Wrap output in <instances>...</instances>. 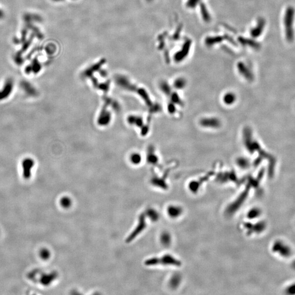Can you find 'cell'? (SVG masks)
<instances>
[{
	"mask_svg": "<svg viewBox=\"0 0 295 295\" xmlns=\"http://www.w3.org/2000/svg\"><path fill=\"white\" fill-rule=\"evenodd\" d=\"M53 1H55V2H61V1H62L64 0H52Z\"/></svg>",
	"mask_w": 295,
	"mask_h": 295,
	"instance_id": "obj_16",
	"label": "cell"
},
{
	"mask_svg": "<svg viewBox=\"0 0 295 295\" xmlns=\"http://www.w3.org/2000/svg\"><path fill=\"white\" fill-rule=\"evenodd\" d=\"M40 255H41V257L42 259H44V260H47V259H49V257H50V252L48 250L46 249H43L41 250V252H40Z\"/></svg>",
	"mask_w": 295,
	"mask_h": 295,
	"instance_id": "obj_13",
	"label": "cell"
},
{
	"mask_svg": "<svg viewBox=\"0 0 295 295\" xmlns=\"http://www.w3.org/2000/svg\"><path fill=\"white\" fill-rule=\"evenodd\" d=\"M14 82L11 79H8L2 88L0 89V101L6 100L13 91Z\"/></svg>",
	"mask_w": 295,
	"mask_h": 295,
	"instance_id": "obj_5",
	"label": "cell"
},
{
	"mask_svg": "<svg viewBox=\"0 0 295 295\" xmlns=\"http://www.w3.org/2000/svg\"><path fill=\"white\" fill-rule=\"evenodd\" d=\"M148 1H149V0H148Z\"/></svg>",
	"mask_w": 295,
	"mask_h": 295,
	"instance_id": "obj_18",
	"label": "cell"
},
{
	"mask_svg": "<svg viewBox=\"0 0 295 295\" xmlns=\"http://www.w3.org/2000/svg\"><path fill=\"white\" fill-rule=\"evenodd\" d=\"M293 268H295V262H293Z\"/></svg>",
	"mask_w": 295,
	"mask_h": 295,
	"instance_id": "obj_17",
	"label": "cell"
},
{
	"mask_svg": "<svg viewBox=\"0 0 295 295\" xmlns=\"http://www.w3.org/2000/svg\"><path fill=\"white\" fill-rule=\"evenodd\" d=\"M35 162L34 160L31 157H26L23 159L21 162L23 168V175L24 178L26 179H29L31 176V172L34 168Z\"/></svg>",
	"mask_w": 295,
	"mask_h": 295,
	"instance_id": "obj_4",
	"label": "cell"
},
{
	"mask_svg": "<svg viewBox=\"0 0 295 295\" xmlns=\"http://www.w3.org/2000/svg\"><path fill=\"white\" fill-rule=\"evenodd\" d=\"M145 226H146V224H145V216L142 215L139 217L138 225L137 226L134 231L132 232V233L128 237V238L126 239V242H129L132 240H134V238L138 236L139 234H140L141 232L145 229Z\"/></svg>",
	"mask_w": 295,
	"mask_h": 295,
	"instance_id": "obj_6",
	"label": "cell"
},
{
	"mask_svg": "<svg viewBox=\"0 0 295 295\" xmlns=\"http://www.w3.org/2000/svg\"><path fill=\"white\" fill-rule=\"evenodd\" d=\"M235 100V96L233 93H227L224 96V102L227 104H231Z\"/></svg>",
	"mask_w": 295,
	"mask_h": 295,
	"instance_id": "obj_10",
	"label": "cell"
},
{
	"mask_svg": "<svg viewBox=\"0 0 295 295\" xmlns=\"http://www.w3.org/2000/svg\"><path fill=\"white\" fill-rule=\"evenodd\" d=\"M164 264V265H170L177 266L181 265V263L178 260L174 258L170 255H165L161 258H152L147 260L145 262L146 265H156L157 264Z\"/></svg>",
	"mask_w": 295,
	"mask_h": 295,
	"instance_id": "obj_2",
	"label": "cell"
},
{
	"mask_svg": "<svg viewBox=\"0 0 295 295\" xmlns=\"http://www.w3.org/2000/svg\"><path fill=\"white\" fill-rule=\"evenodd\" d=\"M55 276L54 275V274L50 275H44L42 278L41 279V282L44 285H47L50 283L52 280H53L55 278Z\"/></svg>",
	"mask_w": 295,
	"mask_h": 295,
	"instance_id": "obj_9",
	"label": "cell"
},
{
	"mask_svg": "<svg viewBox=\"0 0 295 295\" xmlns=\"http://www.w3.org/2000/svg\"><path fill=\"white\" fill-rule=\"evenodd\" d=\"M295 20V11L292 7H289L286 11L284 17V25L285 35L288 41L291 42L294 39L293 23Z\"/></svg>",
	"mask_w": 295,
	"mask_h": 295,
	"instance_id": "obj_1",
	"label": "cell"
},
{
	"mask_svg": "<svg viewBox=\"0 0 295 295\" xmlns=\"http://www.w3.org/2000/svg\"><path fill=\"white\" fill-rule=\"evenodd\" d=\"M286 292L288 293V294H290V295H293V294H295V284H293V285L290 286L289 288H287L286 290Z\"/></svg>",
	"mask_w": 295,
	"mask_h": 295,
	"instance_id": "obj_14",
	"label": "cell"
},
{
	"mask_svg": "<svg viewBox=\"0 0 295 295\" xmlns=\"http://www.w3.org/2000/svg\"><path fill=\"white\" fill-rule=\"evenodd\" d=\"M168 211L170 216H172V217H175V216H179L181 213V211H180L179 208L176 207H170L168 209Z\"/></svg>",
	"mask_w": 295,
	"mask_h": 295,
	"instance_id": "obj_7",
	"label": "cell"
},
{
	"mask_svg": "<svg viewBox=\"0 0 295 295\" xmlns=\"http://www.w3.org/2000/svg\"><path fill=\"white\" fill-rule=\"evenodd\" d=\"M130 160L132 162V164L136 165L138 164L139 162H141V155L139 154L138 153H134L132 154L130 157Z\"/></svg>",
	"mask_w": 295,
	"mask_h": 295,
	"instance_id": "obj_8",
	"label": "cell"
},
{
	"mask_svg": "<svg viewBox=\"0 0 295 295\" xmlns=\"http://www.w3.org/2000/svg\"><path fill=\"white\" fill-rule=\"evenodd\" d=\"M60 203L63 207L68 208L71 205V200L67 197H64L61 200Z\"/></svg>",
	"mask_w": 295,
	"mask_h": 295,
	"instance_id": "obj_12",
	"label": "cell"
},
{
	"mask_svg": "<svg viewBox=\"0 0 295 295\" xmlns=\"http://www.w3.org/2000/svg\"><path fill=\"white\" fill-rule=\"evenodd\" d=\"M3 16V13L0 10V19L2 18Z\"/></svg>",
	"mask_w": 295,
	"mask_h": 295,
	"instance_id": "obj_15",
	"label": "cell"
},
{
	"mask_svg": "<svg viewBox=\"0 0 295 295\" xmlns=\"http://www.w3.org/2000/svg\"><path fill=\"white\" fill-rule=\"evenodd\" d=\"M261 214V211L259 209L257 208H254L252 209L251 211H250L248 214V217L251 219H254V218L258 217Z\"/></svg>",
	"mask_w": 295,
	"mask_h": 295,
	"instance_id": "obj_11",
	"label": "cell"
},
{
	"mask_svg": "<svg viewBox=\"0 0 295 295\" xmlns=\"http://www.w3.org/2000/svg\"><path fill=\"white\" fill-rule=\"evenodd\" d=\"M273 251L284 257H288L292 254L290 247L280 241H276L273 245Z\"/></svg>",
	"mask_w": 295,
	"mask_h": 295,
	"instance_id": "obj_3",
	"label": "cell"
}]
</instances>
